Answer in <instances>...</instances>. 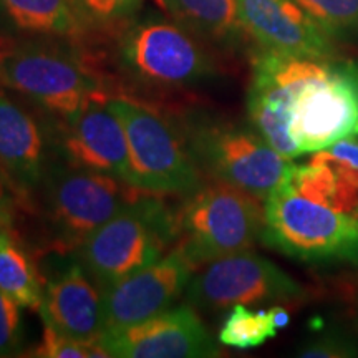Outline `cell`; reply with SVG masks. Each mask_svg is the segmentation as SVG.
I'll return each mask as SVG.
<instances>
[{
  "label": "cell",
  "mask_w": 358,
  "mask_h": 358,
  "mask_svg": "<svg viewBox=\"0 0 358 358\" xmlns=\"http://www.w3.org/2000/svg\"><path fill=\"white\" fill-rule=\"evenodd\" d=\"M0 87L24 98L53 124L116 93L96 58L83 45L64 40L27 38L8 45L0 52Z\"/></svg>",
  "instance_id": "6da1fadb"
},
{
  "label": "cell",
  "mask_w": 358,
  "mask_h": 358,
  "mask_svg": "<svg viewBox=\"0 0 358 358\" xmlns=\"http://www.w3.org/2000/svg\"><path fill=\"white\" fill-rule=\"evenodd\" d=\"M113 43L116 75L133 92L181 93L219 73L203 40L173 19H133L116 32Z\"/></svg>",
  "instance_id": "7a4b0ae2"
},
{
  "label": "cell",
  "mask_w": 358,
  "mask_h": 358,
  "mask_svg": "<svg viewBox=\"0 0 358 358\" xmlns=\"http://www.w3.org/2000/svg\"><path fill=\"white\" fill-rule=\"evenodd\" d=\"M174 116L206 179L227 182L264 201L294 166L250 123L203 110H182Z\"/></svg>",
  "instance_id": "3957f363"
},
{
  "label": "cell",
  "mask_w": 358,
  "mask_h": 358,
  "mask_svg": "<svg viewBox=\"0 0 358 358\" xmlns=\"http://www.w3.org/2000/svg\"><path fill=\"white\" fill-rule=\"evenodd\" d=\"M108 105L127 134L129 185L150 194L182 198L204 185L176 116L128 93H115Z\"/></svg>",
  "instance_id": "277c9868"
},
{
  "label": "cell",
  "mask_w": 358,
  "mask_h": 358,
  "mask_svg": "<svg viewBox=\"0 0 358 358\" xmlns=\"http://www.w3.org/2000/svg\"><path fill=\"white\" fill-rule=\"evenodd\" d=\"M48 254L70 256L143 191L110 174L53 159L37 191Z\"/></svg>",
  "instance_id": "5b68a950"
},
{
  "label": "cell",
  "mask_w": 358,
  "mask_h": 358,
  "mask_svg": "<svg viewBox=\"0 0 358 358\" xmlns=\"http://www.w3.org/2000/svg\"><path fill=\"white\" fill-rule=\"evenodd\" d=\"M176 217V244L196 268L249 250L262 239L264 201L222 181L206 182L182 199Z\"/></svg>",
  "instance_id": "8992f818"
},
{
  "label": "cell",
  "mask_w": 358,
  "mask_h": 358,
  "mask_svg": "<svg viewBox=\"0 0 358 358\" xmlns=\"http://www.w3.org/2000/svg\"><path fill=\"white\" fill-rule=\"evenodd\" d=\"M264 213L267 248L308 264L358 266V217L302 194L287 176L264 199Z\"/></svg>",
  "instance_id": "52a82bcc"
},
{
  "label": "cell",
  "mask_w": 358,
  "mask_h": 358,
  "mask_svg": "<svg viewBox=\"0 0 358 358\" xmlns=\"http://www.w3.org/2000/svg\"><path fill=\"white\" fill-rule=\"evenodd\" d=\"M176 244V217L163 196L143 192L96 229L77 259L101 290L141 271Z\"/></svg>",
  "instance_id": "ba28073f"
},
{
  "label": "cell",
  "mask_w": 358,
  "mask_h": 358,
  "mask_svg": "<svg viewBox=\"0 0 358 358\" xmlns=\"http://www.w3.org/2000/svg\"><path fill=\"white\" fill-rule=\"evenodd\" d=\"M186 301L196 310L226 312L234 306L301 303L307 290L268 259L252 250L232 254L203 266L192 275Z\"/></svg>",
  "instance_id": "9c48e42d"
},
{
  "label": "cell",
  "mask_w": 358,
  "mask_h": 358,
  "mask_svg": "<svg viewBox=\"0 0 358 358\" xmlns=\"http://www.w3.org/2000/svg\"><path fill=\"white\" fill-rule=\"evenodd\" d=\"M290 134L302 155L358 138V60L327 62L292 106Z\"/></svg>",
  "instance_id": "30bf717a"
},
{
  "label": "cell",
  "mask_w": 358,
  "mask_h": 358,
  "mask_svg": "<svg viewBox=\"0 0 358 358\" xmlns=\"http://www.w3.org/2000/svg\"><path fill=\"white\" fill-rule=\"evenodd\" d=\"M327 62L290 57L261 48L252 58L248 92V118L277 153L287 159L302 156L290 134L292 106L301 90L325 70Z\"/></svg>",
  "instance_id": "8fae6325"
},
{
  "label": "cell",
  "mask_w": 358,
  "mask_h": 358,
  "mask_svg": "<svg viewBox=\"0 0 358 358\" xmlns=\"http://www.w3.org/2000/svg\"><path fill=\"white\" fill-rule=\"evenodd\" d=\"M110 358H213L219 343L189 303L169 307L138 324L103 332Z\"/></svg>",
  "instance_id": "7c38bea8"
},
{
  "label": "cell",
  "mask_w": 358,
  "mask_h": 358,
  "mask_svg": "<svg viewBox=\"0 0 358 358\" xmlns=\"http://www.w3.org/2000/svg\"><path fill=\"white\" fill-rule=\"evenodd\" d=\"M55 159L52 122L0 92V178L20 198L37 194Z\"/></svg>",
  "instance_id": "4fadbf2b"
},
{
  "label": "cell",
  "mask_w": 358,
  "mask_h": 358,
  "mask_svg": "<svg viewBox=\"0 0 358 358\" xmlns=\"http://www.w3.org/2000/svg\"><path fill=\"white\" fill-rule=\"evenodd\" d=\"M194 266L181 249L103 289L105 332L143 322L168 310L186 292Z\"/></svg>",
  "instance_id": "5bb4252c"
},
{
  "label": "cell",
  "mask_w": 358,
  "mask_h": 358,
  "mask_svg": "<svg viewBox=\"0 0 358 358\" xmlns=\"http://www.w3.org/2000/svg\"><path fill=\"white\" fill-rule=\"evenodd\" d=\"M237 15L264 50L317 62L338 58L334 38L295 0H237Z\"/></svg>",
  "instance_id": "9a60e30c"
},
{
  "label": "cell",
  "mask_w": 358,
  "mask_h": 358,
  "mask_svg": "<svg viewBox=\"0 0 358 358\" xmlns=\"http://www.w3.org/2000/svg\"><path fill=\"white\" fill-rule=\"evenodd\" d=\"M52 127L57 159L128 181L127 134L108 101L93 103L75 118Z\"/></svg>",
  "instance_id": "2e32d148"
},
{
  "label": "cell",
  "mask_w": 358,
  "mask_h": 358,
  "mask_svg": "<svg viewBox=\"0 0 358 358\" xmlns=\"http://www.w3.org/2000/svg\"><path fill=\"white\" fill-rule=\"evenodd\" d=\"M38 312L43 324L70 338L100 342L105 332L103 290L78 259L65 262L60 271L43 279Z\"/></svg>",
  "instance_id": "e0dca14e"
},
{
  "label": "cell",
  "mask_w": 358,
  "mask_h": 358,
  "mask_svg": "<svg viewBox=\"0 0 358 358\" xmlns=\"http://www.w3.org/2000/svg\"><path fill=\"white\" fill-rule=\"evenodd\" d=\"M0 19L25 38L88 43L90 32L73 0H0Z\"/></svg>",
  "instance_id": "ac0fdd59"
},
{
  "label": "cell",
  "mask_w": 358,
  "mask_h": 358,
  "mask_svg": "<svg viewBox=\"0 0 358 358\" xmlns=\"http://www.w3.org/2000/svg\"><path fill=\"white\" fill-rule=\"evenodd\" d=\"M173 20L213 45H234L243 35L237 0H158Z\"/></svg>",
  "instance_id": "d6986e66"
},
{
  "label": "cell",
  "mask_w": 358,
  "mask_h": 358,
  "mask_svg": "<svg viewBox=\"0 0 358 358\" xmlns=\"http://www.w3.org/2000/svg\"><path fill=\"white\" fill-rule=\"evenodd\" d=\"M10 232L8 227L0 241V292L20 307L38 310L43 299V277L32 254Z\"/></svg>",
  "instance_id": "ffe728a7"
},
{
  "label": "cell",
  "mask_w": 358,
  "mask_h": 358,
  "mask_svg": "<svg viewBox=\"0 0 358 358\" xmlns=\"http://www.w3.org/2000/svg\"><path fill=\"white\" fill-rule=\"evenodd\" d=\"M277 334H279V329L272 320L271 308L250 310L248 306L239 303L229 308L217 338L226 347L249 350V348L264 345Z\"/></svg>",
  "instance_id": "44dd1931"
},
{
  "label": "cell",
  "mask_w": 358,
  "mask_h": 358,
  "mask_svg": "<svg viewBox=\"0 0 358 358\" xmlns=\"http://www.w3.org/2000/svg\"><path fill=\"white\" fill-rule=\"evenodd\" d=\"M145 0H73L90 35H115L136 19Z\"/></svg>",
  "instance_id": "7402d4cb"
},
{
  "label": "cell",
  "mask_w": 358,
  "mask_h": 358,
  "mask_svg": "<svg viewBox=\"0 0 358 358\" xmlns=\"http://www.w3.org/2000/svg\"><path fill=\"white\" fill-rule=\"evenodd\" d=\"M334 40L358 38V0H295Z\"/></svg>",
  "instance_id": "603a6c76"
},
{
  "label": "cell",
  "mask_w": 358,
  "mask_h": 358,
  "mask_svg": "<svg viewBox=\"0 0 358 358\" xmlns=\"http://www.w3.org/2000/svg\"><path fill=\"white\" fill-rule=\"evenodd\" d=\"M29 357L35 358H110V353L100 342H85L58 334L50 325L43 324L40 343Z\"/></svg>",
  "instance_id": "cb8c5ba5"
},
{
  "label": "cell",
  "mask_w": 358,
  "mask_h": 358,
  "mask_svg": "<svg viewBox=\"0 0 358 358\" xmlns=\"http://www.w3.org/2000/svg\"><path fill=\"white\" fill-rule=\"evenodd\" d=\"M24 345V319L20 306L0 292V358L20 355Z\"/></svg>",
  "instance_id": "d4e9b609"
},
{
  "label": "cell",
  "mask_w": 358,
  "mask_h": 358,
  "mask_svg": "<svg viewBox=\"0 0 358 358\" xmlns=\"http://www.w3.org/2000/svg\"><path fill=\"white\" fill-rule=\"evenodd\" d=\"M297 355L303 358H353L358 357V343L345 332L329 330L307 340L297 350Z\"/></svg>",
  "instance_id": "484cf974"
},
{
  "label": "cell",
  "mask_w": 358,
  "mask_h": 358,
  "mask_svg": "<svg viewBox=\"0 0 358 358\" xmlns=\"http://www.w3.org/2000/svg\"><path fill=\"white\" fill-rule=\"evenodd\" d=\"M10 227V214H8L7 204L0 206V241H2L3 232Z\"/></svg>",
  "instance_id": "4316f807"
},
{
  "label": "cell",
  "mask_w": 358,
  "mask_h": 358,
  "mask_svg": "<svg viewBox=\"0 0 358 358\" xmlns=\"http://www.w3.org/2000/svg\"><path fill=\"white\" fill-rule=\"evenodd\" d=\"M6 182L2 181V178H0V206L7 204L8 199H7V194H6Z\"/></svg>",
  "instance_id": "83f0119b"
},
{
  "label": "cell",
  "mask_w": 358,
  "mask_h": 358,
  "mask_svg": "<svg viewBox=\"0 0 358 358\" xmlns=\"http://www.w3.org/2000/svg\"><path fill=\"white\" fill-rule=\"evenodd\" d=\"M8 45H10V43H8V40H7L6 37H3L2 34H0V52L6 50V48L8 47Z\"/></svg>",
  "instance_id": "f1b7e54d"
}]
</instances>
